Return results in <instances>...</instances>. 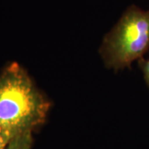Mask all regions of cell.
<instances>
[{
    "instance_id": "3",
    "label": "cell",
    "mask_w": 149,
    "mask_h": 149,
    "mask_svg": "<svg viewBox=\"0 0 149 149\" xmlns=\"http://www.w3.org/2000/svg\"><path fill=\"white\" fill-rule=\"evenodd\" d=\"M32 131H26L15 136L6 149H31Z\"/></svg>"
},
{
    "instance_id": "2",
    "label": "cell",
    "mask_w": 149,
    "mask_h": 149,
    "mask_svg": "<svg viewBox=\"0 0 149 149\" xmlns=\"http://www.w3.org/2000/svg\"><path fill=\"white\" fill-rule=\"evenodd\" d=\"M149 51V10L130 6L104 38L100 53L106 66L115 70L130 68Z\"/></svg>"
},
{
    "instance_id": "4",
    "label": "cell",
    "mask_w": 149,
    "mask_h": 149,
    "mask_svg": "<svg viewBox=\"0 0 149 149\" xmlns=\"http://www.w3.org/2000/svg\"><path fill=\"white\" fill-rule=\"evenodd\" d=\"M15 136L7 130L0 128V149H6Z\"/></svg>"
},
{
    "instance_id": "5",
    "label": "cell",
    "mask_w": 149,
    "mask_h": 149,
    "mask_svg": "<svg viewBox=\"0 0 149 149\" xmlns=\"http://www.w3.org/2000/svg\"><path fill=\"white\" fill-rule=\"evenodd\" d=\"M138 64L144 73L145 81L149 87V58L146 59L143 57L139 59Z\"/></svg>"
},
{
    "instance_id": "1",
    "label": "cell",
    "mask_w": 149,
    "mask_h": 149,
    "mask_svg": "<svg viewBox=\"0 0 149 149\" xmlns=\"http://www.w3.org/2000/svg\"><path fill=\"white\" fill-rule=\"evenodd\" d=\"M51 103L16 63L0 75V128L14 136L44 124Z\"/></svg>"
}]
</instances>
